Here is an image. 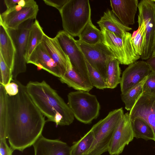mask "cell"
<instances>
[{"label":"cell","mask_w":155,"mask_h":155,"mask_svg":"<svg viewBox=\"0 0 155 155\" xmlns=\"http://www.w3.org/2000/svg\"><path fill=\"white\" fill-rule=\"evenodd\" d=\"M14 80L19 86V92L8 95L7 105L0 107V134L6 136L13 150L23 152L42 135L47 121L29 96L26 86Z\"/></svg>","instance_id":"6da1fadb"},{"label":"cell","mask_w":155,"mask_h":155,"mask_svg":"<svg viewBox=\"0 0 155 155\" xmlns=\"http://www.w3.org/2000/svg\"><path fill=\"white\" fill-rule=\"evenodd\" d=\"M26 87L32 101L47 117V121L53 122L56 126L69 125L73 123L74 117L68 104L46 82L31 81Z\"/></svg>","instance_id":"7a4b0ae2"},{"label":"cell","mask_w":155,"mask_h":155,"mask_svg":"<svg viewBox=\"0 0 155 155\" xmlns=\"http://www.w3.org/2000/svg\"><path fill=\"white\" fill-rule=\"evenodd\" d=\"M59 12L63 30L73 37L78 36L91 19L88 0H68Z\"/></svg>","instance_id":"3957f363"},{"label":"cell","mask_w":155,"mask_h":155,"mask_svg":"<svg viewBox=\"0 0 155 155\" xmlns=\"http://www.w3.org/2000/svg\"><path fill=\"white\" fill-rule=\"evenodd\" d=\"M122 108L110 112L91 129L94 140L87 155H101L108 151L115 129L124 115Z\"/></svg>","instance_id":"277c9868"},{"label":"cell","mask_w":155,"mask_h":155,"mask_svg":"<svg viewBox=\"0 0 155 155\" xmlns=\"http://www.w3.org/2000/svg\"><path fill=\"white\" fill-rule=\"evenodd\" d=\"M68 98V104L79 121L89 124L98 117L100 105L95 95L88 91H77L69 93Z\"/></svg>","instance_id":"5b68a950"},{"label":"cell","mask_w":155,"mask_h":155,"mask_svg":"<svg viewBox=\"0 0 155 155\" xmlns=\"http://www.w3.org/2000/svg\"><path fill=\"white\" fill-rule=\"evenodd\" d=\"M101 31L102 34V43L112 52L120 64L129 65L140 58L134 49L130 33L126 32L120 37L105 29Z\"/></svg>","instance_id":"8992f818"},{"label":"cell","mask_w":155,"mask_h":155,"mask_svg":"<svg viewBox=\"0 0 155 155\" xmlns=\"http://www.w3.org/2000/svg\"><path fill=\"white\" fill-rule=\"evenodd\" d=\"M34 18L27 20L21 23L15 29H8L15 48L14 63L12 71L13 79L26 71V58L28 38Z\"/></svg>","instance_id":"52a82bcc"},{"label":"cell","mask_w":155,"mask_h":155,"mask_svg":"<svg viewBox=\"0 0 155 155\" xmlns=\"http://www.w3.org/2000/svg\"><path fill=\"white\" fill-rule=\"evenodd\" d=\"M138 8V20L143 21L145 26V42L140 58L147 60L151 56L155 46V2L141 0Z\"/></svg>","instance_id":"ba28073f"},{"label":"cell","mask_w":155,"mask_h":155,"mask_svg":"<svg viewBox=\"0 0 155 155\" xmlns=\"http://www.w3.org/2000/svg\"><path fill=\"white\" fill-rule=\"evenodd\" d=\"M76 43L89 63L106 80V70L108 62L115 58L114 54L102 42L90 45L79 40Z\"/></svg>","instance_id":"9c48e42d"},{"label":"cell","mask_w":155,"mask_h":155,"mask_svg":"<svg viewBox=\"0 0 155 155\" xmlns=\"http://www.w3.org/2000/svg\"><path fill=\"white\" fill-rule=\"evenodd\" d=\"M38 10L35 1L20 0L17 5L1 14L0 19L7 28L15 29L27 20L36 19Z\"/></svg>","instance_id":"30bf717a"},{"label":"cell","mask_w":155,"mask_h":155,"mask_svg":"<svg viewBox=\"0 0 155 155\" xmlns=\"http://www.w3.org/2000/svg\"><path fill=\"white\" fill-rule=\"evenodd\" d=\"M55 38L65 54L69 58L73 67L87 81L91 84L85 57L76 40L64 30L58 32Z\"/></svg>","instance_id":"8fae6325"},{"label":"cell","mask_w":155,"mask_h":155,"mask_svg":"<svg viewBox=\"0 0 155 155\" xmlns=\"http://www.w3.org/2000/svg\"><path fill=\"white\" fill-rule=\"evenodd\" d=\"M134 138L131 120L127 112L124 114L115 129L108 152L110 155H119Z\"/></svg>","instance_id":"7c38bea8"},{"label":"cell","mask_w":155,"mask_h":155,"mask_svg":"<svg viewBox=\"0 0 155 155\" xmlns=\"http://www.w3.org/2000/svg\"><path fill=\"white\" fill-rule=\"evenodd\" d=\"M151 71L146 62L139 61L129 65L123 72L120 81L121 94H124L147 76Z\"/></svg>","instance_id":"4fadbf2b"},{"label":"cell","mask_w":155,"mask_h":155,"mask_svg":"<svg viewBox=\"0 0 155 155\" xmlns=\"http://www.w3.org/2000/svg\"><path fill=\"white\" fill-rule=\"evenodd\" d=\"M129 115L131 120L139 118L149 124L154 133L155 142V95L142 94L130 110Z\"/></svg>","instance_id":"5bb4252c"},{"label":"cell","mask_w":155,"mask_h":155,"mask_svg":"<svg viewBox=\"0 0 155 155\" xmlns=\"http://www.w3.org/2000/svg\"><path fill=\"white\" fill-rule=\"evenodd\" d=\"M35 155H70V147L58 139H50L41 135L33 145Z\"/></svg>","instance_id":"9a60e30c"},{"label":"cell","mask_w":155,"mask_h":155,"mask_svg":"<svg viewBox=\"0 0 155 155\" xmlns=\"http://www.w3.org/2000/svg\"><path fill=\"white\" fill-rule=\"evenodd\" d=\"M110 2L112 12L123 24L128 27L134 24L139 3L137 0H112Z\"/></svg>","instance_id":"2e32d148"},{"label":"cell","mask_w":155,"mask_h":155,"mask_svg":"<svg viewBox=\"0 0 155 155\" xmlns=\"http://www.w3.org/2000/svg\"><path fill=\"white\" fill-rule=\"evenodd\" d=\"M52 75L60 78L61 74L56 62L47 52L41 43L34 50L27 61Z\"/></svg>","instance_id":"e0dca14e"},{"label":"cell","mask_w":155,"mask_h":155,"mask_svg":"<svg viewBox=\"0 0 155 155\" xmlns=\"http://www.w3.org/2000/svg\"><path fill=\"white\" fill-rule=\"evenodd\" d=\"M41 44L49 54L58 65L61 77L66 70L67 61V57L55 38H50L45 34Z\"/></svg>","instance_id":"ac0fdd59"},{"label":"cell","mask_w":155,"mask_h":155,"mask_svg":"<svg viewBox=\"0 0 155 155\" xmlns=\"http://www.w3.org/2000/svg\"><path fill=\"white\" fill-rule=\"evenodd\" d=\"M67 65L64 75L59 78L61 82L77 91L89 92L93 87L72 66L68 57L66 55Z\"/></svg>","instance_id":"d6986e66"},{"label":"cell","mask_w":155,"mask_h":155,"mask_svg":"<svg viewBox=\"0 0 155 155\" xmlns=\"http://www.w3.org/2000/svg\"><path fill=\"white\" fill-rule=\"evenodd\" d=\"M15 48L8 28L0 21V54L8 66L13 68Z\"/></svg>","instance_id":"ffe728a7"},{"label":"cell","mask_w":155,"mask_h":155,"mask_svg":"<svg viewBox=\"0 0 155 155\" xmlns=\"http://www.w3.org/2000/svg\"><path fill=\"white\" fill-rule=\"evenodd\" d=\"M97 23L101 30L105 29L120 37H122L125 32L132 30V28L123 24L112 11L109 9L104 12Z\"/></svg>","instance_id":"44dd1931"},{"label":"cell","mask_w":155,"mask_h":155,"mask_svg":"<svg viewBox=\"0 0 155 155\" xmlns=\"http://www.w3.org/2000/svg\"><path fill=\"white\" fill-rule=\"evenodd\" d=\"M45 34L38 21L35 19L28 35L26 56V61L35 48L41 42Z\"/></svg>","instance_id":"7402d4cb"},{"label":"cell","mask_w":155,"mask_h":155,"mask_svg":"<svg viewBox=\"0 0 155 155\" xmlns=\"http://www.w3.org/2000/svg\"><path fill=\"white\" fill-rule=\"evenodd\" d=\"M79 40L90 45L102 42V34L92 23L91 19L78 36Z\"/></svg>","instance_id":"603a6c76"},{"label":"cell","mask_w":155,"mask_h":155,"mask_svg":"<svg viewBox=\"0 0 155 155\" xmlns=\"http://www.w3.org/2000/svg\"><path fill=\"white\" fill-rule=\"evenodd\" d=\"M120 64V62L115 58L112 59L108 62L106 70L107 88H114L120 83L121 77Z\"/></svg>","instance_id":"cb8c5ba5"},{"label":"cell","mask_w":155,"mask_h":155,"mask_svg":"<svg viewBox=\"0 0 155 155\" xmlns=\"http://www.w3.org/2000/svg\"><path fill=\"white\" fill-rule=\"evenodd\" d=\"M131 122L134 137L154 141L153 132L147 122L139 118H135Z\"/></svg>","instance_id":"d4e9b609"},{"label":"cell","mask_w":155,"mask_h":155,"mask_svg":"<svg viewBox=\"0 0 155 155\" xmlns=\"http://www.w3.org/2000/svg\"><path fill=\"white\" fill-rule=\"evenodd\" d=\"M91 129L80 139L74 142L70 147V155H87L94 140Z\"/></svg>","instance_id":"484cf974"},{"label":"cell","mask_w":155,"mask_h":155,"mask_svg":"<svg viewBox=\"0 0 155 155\" xmlns=\"http://www.w3.org/2000/svg\"><path fill=\"white\" fill-rule=\"evenodd\" d=\"M147 76L142 81L124 94H121V99L125 104V108L130 110L143 93V87Z\"/></svg>","instance_id":"4316f807"},{"label":"cell","mask_w":155,"mask_h":155,"mask_svg":"<svg viewBox=\"0 0 155 155\" xmlns=\"http://www.w3.org/2000/svg\"><path fill=\"white\" fill-rule=\"evenodd\" d=\"M89 79L91 84L97 88H107L105 80L100 74L94 69L85 58Z\"/></svg>","instance_id":"83f0119b"},{"label":"cell","mask_w":155,"mask_h":155,"mask_svg":"<svg viewBox=\"0 0 155 155\" xmlns=\"http://www.w3.org/2000/svg\"><path fill=\"white\" fill-rule=\"evenodd\" d=\"M139 31L131 41L136 53L140 56L141 55L145 40V26L143 21L138 20Z\"/></svg>","instance_id":"f1b7e54d"},{"label":"cell","mask_w":155,"mask_h":155,"mask_svg":"<svg viewBox=\"0 0 155 155\" xmlns=\"http://www.w3.org/2000/svg\"><path fill=\"white\" fill-rule=\"evenodd\" d=\"M0 83L4 85L10 83L13 80L11 70L5 62L0 54Z\"/></svg>","instance_id":"f546056e"},{"label":"cell","mask_w":155,"mask_h":155,"mask_svg":"<svg viewBox=\"0 0 155 155\" xmlns=\"http://www.w3.org/2000/svg\"><path fill=\"white\" fill-rule=\"evenodd\" d=\"M143 88L142 94L155 95V72L150 71L143 84Z\"/></svg>","instance_id":"4dcf8cb0"},{"label":"cell","mask_w":155,"mask_h":155,"mask_svg":"<svg viewBox=\"0 0 155 155\" xmlns=\"http://www.w3.org/2000/svg\"><path fill=\"white\" fill-rule=\"evenodd\" d=\"M10 83L3 85L5 89L9 96L16 95L18 93L19 87L18 84L14 80Z\"/></svg>","instance_id":"1f68e13d"},{"label":"cell","mask_w":155,"mask_h":155,"mask_svg":"<svg viewBox=\"0 0 155 155\" xmlns=\"http://www.w3.org/2000/svg\"><path fill=\"white\" fill-rule=\"evenodd\" d=\"M68 0H43V1L47 5L52 6L56 8L59 12Z\"/></svg>","instance_id":"d6a6232c"},{"label":"cell","mask_w":155,"mask_h":155,"mask_svg":"<svg viewBox=\"0 0 155 155\" xmlns=\"http://www.w3.org/2000/svg\"><path fill=\"white\" fill-rule=\"evenodd\" d=\"M0 155H12L13 150L7 145L6 139H0Z\"/></svg>","instance_id":"836d02e7"},{"label":"cell","mask_w":155,"mask_h":155,"mask_svg":"<svg viewBox=\"0 0 155 155\" xmlns=\"http://www.w3.org/2000/svg\"><path fill=\"white\" fill-rule=\"evenodd\" d=\"M20 1V0H4V1L7 9H9L17 5Z\"/></svg>","instance_id":"e575fe53"},{"label":"cell","mask_w":155,"mask_h":155,"mask_svg":"<svg viewBox=\"0 0 155 155\" xmlns=\"http://www.w3.org/2000/svg\"><path fill=\"white\" fill-rule=\"evenodd\" d=\"M146 62L149 65L151 71L155 72V57L151 56Z\"/></svg>","instance_id":"d590c367"},{"label":"cell","mask_w":155,"mask_h":155,"mask_svg":"<svg viewBox=\"0 0 155 155\" xmlns=\"http://www.w3.org/2000/svg\"><path fill=\"white\" fill-rule=\"evenodd\" d=\"M139 30V29L138 28L137 30L136 31H134L133 32L132 34V35L131 39L132 40L136 36L137 34L138 31Z\"/></svg>","instance_id":"8d00e7d4"},{"label":"cell","mask_w":155,"mask_h":155,"mask_svg":"<svg viewBox=\"0 0 155 155\" xmlns=\"http://www.w3.org/2000/svg\"><path fill=\"white\" fill-rule=\"evenodd\" d=\"M151 56L153 57H155V46L153 51L152 53Z\"/></svg>","instance_id":"74e56055"},{"label":"cell","mask_w":155,"mask_h":155,"mask_svg":"<svg viewBox=\"0 0 155 155\" xmlns=\"http://www.w3.org/2000/svg\"><path fill=\"white\" fill-rule=\"evenodd\" d=\"M155 2V0H153Z\"/></svg>","instance_id":"f35d334b"}]
</instances>
